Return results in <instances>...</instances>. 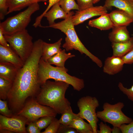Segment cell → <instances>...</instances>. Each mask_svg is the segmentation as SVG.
<instances>
[{"instance_id": "obj_16", "label": "cell", "mask_w": 133, "mask_h": 133, "mask_svg": "<svg viewBox=\"0 0 133 133\" xmlns=\"http://www.w3.org/2000/svg\"><path fill=\"white\" fill-rule=\"evenodd\" d=\"M103 6L107 9L114 7L123 10L133 17V0H106Z\"/></svg>"}, {"instance_id": "obj_23", "label": "cell", "mask_w": 133, "mask_h": 133, "mask_svg": "<svg viewBox=\"0 0 133 133\" xmlns=\"http://www.w3.org/2000/svg\"><path fill=\"white\" fill-rule=\"evenodd\" d=\"M66 50L65 49L62 50L49 58L47 62L51 65H54L58 67H65L66 60L75 56L70 52L66 53Z\"/></svg>"}, {"instance_id": "obj_27", "label": "cell", "mask_w": 133, "mask_h": 133, "mask_svg": "<svg viewBox=\"0 0 133 133\" xmlns=\"http://www.w3.org/2000/svg\"><path fill=\"white\" fill-rule=\"evenodd\" d=\"M59 3L61 7L67 14L72 10H79L78 5L75 0H60Z\"/></svg>"}, {"instance_id": "obj_36", "label": "cell", "mask_w": 133, "mask_h": 133, "mask_svg": "<svg viewBox=\"0 0 133 133\" xmlns=\"http://www.w3.org/2000/svg\"><path fill=\"white\" fill-rule=\"evenodd\" d=\"M122 133H133V120L130 123L124 124L119 127Z\"/></svg>"}, {"instance_id": "obj_5", "label": "cell", "mask_w": 133, "mask_h": 133, "mask_svg": "<svg viewBox=\"0 0 133 133\" xmlns=\"http://www.w3.org/2000/svg\"><path fill=\"white\" fill-rule=\"evenodd\" d=\"M40 9L38 3H34L24 11L7 18L0 23V29L4 34L10 35L26 29L32 15Z\"/></svg>"}, {"instance_id": "obj_14", "label": "cell", "mask_w": 133, "mask_h": 133, "mask_svg": "<svg viewBox=\"0 0 133 133\" xmlns=\"http://www.w3.org/2000/svg\"><path fill=\"white\" fill-rule=\"evenodd\" d=\"M109 14L114 26H127L133 23V17L123 10L117 9Z\"/></svg>"}, {"instance_id": "obj_33", "label": "cell", "mask_w": 133, "mask_h": 133, "mask_svg": "<svg viewBox=\"0 0 133 133\" xmlns=\"http://www.w3.org/2000/svg\"><path fill=\"white\" fill-rule=\"evenodd\" d=\"M8 0H0V19H3L7 15L8 8L7 5Z\"/></svg>"}, {"instance_id": "obj_10", "label": "cell", "mask_w": 133, "mask_h": 133, "mask_svg": "<svg viewBox=\"0 0 133 133\" xmlns=\"http://www.w3.org/2000/svg\"><path fill=\"white\" fill-rule=\"evenodd\" d=\"M27 124L26 118L17 115L10 117L0 115V130H7L12 133H26L25 125Z\"/></svg>"}, {"instance_id": "obj_1", "label": "cell", "mask_w": 133, "mask_h": 133, "mask_svg": "<svg viewBox=\"0 0 133 133\" xmlns=\"http://www.w3.org/2000/svg\"><path fill=\"white\" fill-rule=\"evenodd\" d=\"M43 41L39 39L34 42L31 54L19 69L8 94V105L15 114L22 108L28 98L36 97L40 90L38 73Z\"/></svg>"}, {"instance_id": "obj_29", "label": "cell", "mask_w": 133, "mask_h": 133, "mask_svg": "<svg viewBox=\"0 0 133 133\" xmlns=\"http://www.w3.org/2000/svg\"><path fill=\"white\" fill-rule=\"evenodd\" d=\"M60 123L59 120L54 117L49 125L42 133H56L59 127Z\"/></svg>"}, {"instance_id": "obj_15", "label": "cell", "mask_w": 133, "mask_h": 133, "mask_svg": "<svg viewBox=\"0 0 133 133\" xmlns=\"http://www.w3.org/2000/svg\"><path fill=\"white\" fill-rule=\"evenodd\" d=\"M126 26H114L108 35V38L111 43L126 42L130 38L129 32Z\"/></svg>"}, {"instance_id": "obj_12", "label": "cell", "mask_w": 133, "mask_h": 133, "mask_svg": "<svg viewBox=\"0 0 133 133\" xmlns=\"http://www.w3.org/2000/svg\"><path fill=\"white\" fill-rule=\"evenodd\" d=\"M124 63L122 58L112 56L105 60L103 67V72L110 75H114L121 71Z\"/></svg>"}, {"instance_id": "obj_2", "label": "cell", "mask_w": 133, "mask_h": 133, "mask_svg": "<svg viewBox=\"0 0 133 133\" xmlns=\"http://www.w3.org/2000/svg\"><path fill=\"white\" fill-rule=\"evenodd\" d=\"M69 85L63 82L48 80L41 86L35 99L40 104L50 107L57 114H61L71 107L65 96Z\"/></svg>"}, {"instance_id": "obj_9", "label": "cell", "mask_w": 133, "mask_h": 133, "mask_svg": "<svg viewBox=\"0 0 133 133\" xmlns=\"http://www.w3.org/2000/svg\"><path fill=\"white\" fill-rule=\"evenodd\" d=\"M79 116L86 119L91 125L93 133H97L99 121L96 110L99 106V100L95 97L86 96L80 98L77 102Z\"/></svg>"}, {"instance_id": "obj_43", "label": "cell", "mask_w": 133, "mask_h": 133, "mask_svg": "<svg viewBox=\"0 0 133 133\" xmlns=\"http://www.w3.org/2000/svg\"><path fill=\"white\" fill-rule=\"evenodd\" d=\"M33 26L34 27H35V28H37V27H34V26H33Z\"/></svg>"}, {"instance_id": "obj_18", "label": "cell", "mask_w": 133, "mask_h": 133, "mask_svg": "<svg viewBox=\"0 0 133 133\" xmlns=\"http://www.w3.org/2000/svg\"><path fill=\"white\" fill-rule=\"evenodd\" d=\"M113 55L121 58L133 50V37L128 41L121 43H112Z\"/></svg>"}, {"instance_id": "obj_11", "label": "cell", "mask_w": 133, "mask_h": 133, "mask_svg": "<svg viewBox=\"0 0 133 133\" xmlns=\"http://www.w3.org/2000/svg\"><path fill=\"white\" fill-rule=\"evenodd\" d=\"M107 10L103 6H99L78 11L72 16V21L74 25H77L93 17L107 13Z\"/></svg>"}, {"instance_id": "obj_20", "label": "cell", "mask_w": 133, "mask_h": 133, "mask_svg": "<svg viewBox=\"0 0 133 133\" xmlns=\"http://www.w3.org/2000/svg\"><path fill=\"white\" fill-rule=\"evenodd\" d=\"M68 14H66L60 6L59 2L54 4L44 15V17L46 18L49 24L51 25L55 23L58 19H66Z\"/></svg>"}, {"instance_id": "obj_37", "label": "cell", "mask_w": 133, "mask_h": 133, "mask_svg": "<svg viewBox=\"0 0 133 133\" xmlns=\"http://www.w3.org/2000/svg\"><path fill=\"white\" fill-rule=\"evenodd\" d=\"M26 128L27 133H40V131L39 130L34 121L29 123Z\"/></svg>"}, {"instance_id": "obj_28", "label": "cell", "mask_w": 133, "mask_h": 133, "mask_svg": "<svg viewBox=\"0 0 133 133\" xmlns=\"http://www.w3.org/2000/svg\"><path fill=\"white\" fill-rule=\"evenodd\" d=\"M54 117L52 116L42 117L34 121L39 130L41 131L42 129L46 128L50 124Z\"/></svg>"}, {"instance_id": "obj_19", "label": "cell", "mask_w": 133, "mask_h": 133, "mask_svg": "<svg viewBox=\"0 0 133 133\" xmlns=\"http://www.w3.org/2000/svg\"><path fill=\"white\" fill-rule=\"evenodd\" d=\"M62 40V39L61 38L56 42L52 44L47 43L43 41L41 58L47 61L49 58L61 51Z\"/></svg>"}, {"instance_id": "obj_26", "label": "cell", "mask_w": 133, "mask_h": 133, "mask_svg": "<svg viewBox=\"0 0 133 133\" xmlns=\"http://www.w3.org/2000/svg\"><path fill=\"white\" fill-rule=\"evenodd\" d=\"M79 116L78 114L73 113L70 107L61 114L59 120L61 124L69 125L74 119Z\"/></svg>"}, {"instance_id": "obj_30", "label": "cell", "mask_w": 133, "mask_h": 133, "mask_svg": "<svg viewBox=\"0 0 133 133\" xmlns=\"http://www.w3.org/2000/svg\"><path fill=\"white\" fill-rule=\"evenodd\" d=\"M7 101L0 99V113L5 116L10 117L14 115L11 110L9 109Z\"/></svg>"}, {"instance_id": "obj_35", "label": "cell", "mask_w": 133, "mask_h": 133, "mask_svg": "<svg viewBox=\"0 0 133 133\" xmlns=\"http://www.w3.org/2000/svg\"><path fill=\"white\" fill-rule=\"evenodd\" d=\"M58 133H78L74 129L69 125L61 124L57 131Z\"/></svg>"}, {"instance_id": "obj_34", "label": "cell", "mask_w": 133, "mask_h": 133, "mask_svg": "<svg viewBox=\"0 0 133 133\" xmlns=\"http://www.w3.org/2000/svg\"><path fill=\"white\" fill-rule=\"evenodd\" d=\"M60 0H48L49 4L47 8L44 12L40 15L37 17L35 20V22L38 24L41 23V20L45 14L55 3L58 2Z\"/></svg>"}, {"instance_id": "obj_38", "label": "cell", "mask_w": 133, "mask_h": 133, "mask_svg": "<svg viewBox=\"0 0 133 133\" xmlns=\"http://www.w3.org/2000/svg\"><path fill=\"white\" fill-rule=\"evenodd\" d=\"M99 130L97 131V133H111L112 128L106 124L101 122L99 124Z\"/></svg>"}, {"instance_id": "obj_24", "label": "cell", "mask_w": 133, "mask_h": 133, "mask_svg": "<svg viewBox=\"0 0 133 133\" xmlns=\"http://www.w3.org/2000/svg\"><path fill=\"white\" fill-rule=\"evenodd\" d=\"M80 133H93L91 125L79 116L74 119L69 125Z\"/></svg>"}, {"instance_id": "obj_7", "label": "cell", "mask_w": 133, "mask_h": 133, "mask_svg": "<svg viewBox=\"0 0 133 133\" xmlns=\"http://www.w3.org/2000/svg\"><path fill=\"white\" fill-rule=\"evenodd\" d=\"M124 106V103L122 102L114 104L105 102L103 106V110L97 112V116L105 123H109L113 126L119 127L122 124L129 123L133 120L122 112Z\"/></svg>"}, {"instance_id": "obj_31", "label": "cell", "mask_w": 133, "mask_h": 133, "mask_svg": "<svg viewBox=\"0 0 133 133\" xmlns=\"http://www.w3.org/2000/svg\"><path fill=\"white\" fill-rule=\"evenodd\" d=\"M119 89L128 98L133 102V85L130 88L125 87L122 83L119 82L118 85Z\"/></svg>"}, {"instance_id": "obj_39", "label": "cell", "mask_w": 133, "mask_h": 133, "mask_svg": "<svg viewBox=\"0 0 133 133\" xmlns=\"http://www.w3.org/2000/svg\"><path fill=\"white\" fill-rule=\"evenodd\" d=\"M125 64H131L133 63V50L121 58Z\"/></svg>"}, {"instance_id": "obj_4", "label": "cell", "mask_w": 133, "mask_h": 133, "mask_svg": "<svg viewBox=\"0 0 133 133\" xmlns=\"http://www.w3.org/2000/svg\"><path fill=\"white\" fill-rule=\"evenodd\" d=\"M68 69L65 67H54L44 60L41 58L39 64L38 78L41 85L48 80L66 83L71 85L74 89L80 91L84 87V83L82 79L71 76L67 73Z\"/></svg>"}, {"instance_id": "obj_42", "label": "cell", "mask_w": 133, "mask_h": 133, "mask_svg": "<svg viewBox=\"0 0 133 133\" xmlns=\"http://www.w3.org/2000/svg\"><path fill=\"white\" fill-rule=\"evenodd\" d=\"M100 0H94V4L97 3Z\"/></svg>"}, {"instance_id": "obj_22", "label": "cell", "mask_w": 133, "mask_h": 133, "mask_svg": "<svg viewBox=\"0 0 133 133\" xmlns=\"http://www.w3.org/2000/svg\"><path fill=\"white\" fill-rule=\"evenodd\" d=\"M20 68L10 63L0 62V76L13 82Z\"/></svg>"}, {"instance_id": "obj_13", "label": "cell", "mask_w": 133, "mask_h": 133, "mask_svg": "<svg viewBox=\"0 0 133 133\" xmlns=\"http://www.w3.org/2000/svg\"><path fill=\"white\" fill-rule=\"evenodd\" d=\"M11 63L19 68L24 63L16 52L10 47H6L0 45V62Z\"/></svg>"}, {"instance_id": "obj_41", "label": "cell", "mask_w": 133, "mask_h": 133, "mask_svg": "<svg viewBox=\"0 0 133 133\" xmlns=\"http://www.w3.org/2000/svg\"><path fill=\"white\" fill-rule=\"evenodd\" d=\"M112 133H120L121 132L119 127L113 126L112 128Z\"/></svg>"}, {"instance_id": "obj_21", "label": "cell", "mask_w": 133, "mask_h": 133, "mask_svg": "<svg viewBox=\"0 0 133 133\" xmlns=\"http://www.w3.org/2000/svg\"><path fill=\"white\" fill-rule=\"evenodd\" d=\"M48 0H8L7 14L19 11L35 3L45 2Z\"/></svg>"}, {"instance_id": "obj_3", "label": "cell", "mask_w": 133, "mask_h": 133, "mask_svg": "<svg viewBox=\"0 0 133 133\" xmlns=\"http://www.w3.org/2000/svg\"><path fill=\"white\" fill-rule=\"evenodd\" d=\"M75 13L70 11L68 14L67 18L63 21L47 26L60 30L66 35L65 42L62 47L67 51L74 49L78 51L81 54H85L100 67L103 64L101 61L90 52L85 47L79 39L74 28L72 20V17Z\"/></svg>"}, {"instance_id": "obj_40", "label": "cell", "mask_w": 133, "mask_h": 133, "mask_svg": "<svg viewBox=\"0 0 133 133\" xmlns=\"http://www.w3.org/2000/svg\"><path fill=\"white\" fill-rule=\"evenodd\" d=\"M0 45L4 47H9L10 46L8 43L2 30L0 29Z\"/></svg>"}, {"instance_id": "obj_17", "label": "cell", "mask_w": 133, "mask_h": 133, "mask_svg": "<svg viewBox=\"0 0 133 133\" xmlns=\"http://www.w3.org/2000/svg\"><path fill=\"white\" fill-rule=\"evenodd\" d=\"M100 16L98 18L90 20L88 25L101 30H106L113 27L114 26L109 14L106 13Z\"/></svg>"}, {"instance_id": "obj_6", "label": "cell", "mask_w": 133, "mask_h": 133, "mask_svg": "<svg viewBox=\"0 0 133 133\" xmlns=\"http://www.w3.org/2000/svg\"><path fill=\"white\" fill-rule=\"evenodd\" d=\"M4 35L10 46L24 63L33 49L32 36L26 29L10 35Z\"/></svg>"}, {"instance_id": "obj_8", "label": "cell", "mask_w": 133, "mask_h": 133, "mask_svg": "<svg viewBox=\"0 0 133 133\" xmlns=\"http://www.w3.org/2000/svg\"><path fill=\"white\" fill-rule=\"evenodd\" d=\"M57 113L52 108L43 106L38 103L34 97L26 101L22 108L16 114L26 119L28 124L42 117L52 116L56 117Z\"/></svg>"}, {"instance_id": "obj_32", "label": "cell", "mask_w": 133, "mask_h": 133, "mask_svg": "<svg viewBox=\"0 0 133 133\" xmlns=\"http://www.w3.org/2000/svg\"><path fill=\"white\" fill-rule=\"evenodd\" d=\"M79 10L81 11L93 6L94 0H76Z\"/></svg>"}, {"instance_id": "obj_25", "label": "cell", "mask_w": 133, "mask_h": 133, "mask_svg": "<svg viewBox=\"0 0 133 133\" xmlns=\"http://www.w3.org/2000/svg\"><path fill=\"white\" fill-rule=\"evenodd\" d=\"M13 82L0 76V99L5 100L12 85Z\"/></svg>"}]
</instances>
